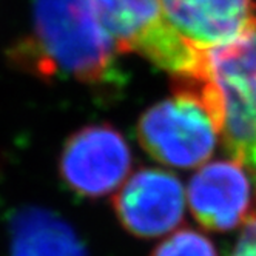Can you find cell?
<instances>
[{
  "label": "cell",
  "instance_id": "cell-1",
  "mask_svg": "<svg viewBox=\"0 0 256 256\" xmlns=\"http://www.w3.org/2000/svg\"><path fill=\"white\" fill-rule=\"evenodd\" d=\"M118 52L91 0H32L31 31L10 58L42 79L106 86L124 80Z\"/></svg>",
  "mask_w": 256,
  "mask_h": 256
},
{
  "label": "cell",
  "instance_id": "cell-2",
  "mask_svg": "<svg viewBox=\"0 0 256 256\" xmlns=\"http://www.w3.org/2000/svg\"><path fill=\"white\" fill-rule=\"evenodd\" d=\"M173 80V94L140 116L139 144L164 166H204L221 133V98L210 76Z\"/></svg>",
  "mask_w": 256,
  "mask_h": 256
},
{
  "label": "cell",
  "instance_id": "cell-3",
  "mask_svg": "<svg viewBox=\"0 0 256 256\" xmlns=\"http://www.w3.org/2000/svg\"><path fill=\"white\" fill-rule=\"evenodd\" d=\"M119 52H134L173 79L208 76L207 52L170 25L160 0H91Z\"/></svg>",
  "mask_w": 256,
  "mask_h": 256
},
{
  "label": "cell",
  "instance_id": "cell-4",
  "mask_svg": "<svg viewBox=\"0 0 256 256\" xmlns=\"http://www.w3.org/2000/svg\"><path fill=\"white\" fill-rule=\"evenodd\" d=\"M221 98V136L230 158L256 174V19L228 44L207 51Z\"/></svg>",
  "mask_w": 256,
  "mask_h": 256
},
{
  "label": "cell",
  "instance_id": "cell-5",
  "mask_svg": "<svg viewBox=\"0 0 256 256\" xmlns=\"http://www.w3.org/2000/svg\"><path fill=\"white\" fill-rule=\"evenodd\" d=\"M132 153L122 134L108 125H90L72 134L59 170L70 190L86 198L113 193L126 180Z\"/></svg>",
  "mask_w": 256,
  "mask_h": 256
},
{
  "label": "cell",
  "instance_id": "cell-6",
  "mask_svg": "<svg viewBox=\"0 0 256 256\" xmlns=\"http://www.w3.org/2000/svg\"><path fill=\"white\" fill-rule=\"evenodd\" d=\"M186 199V190L174 174L142 168L119 187L113 207L125 230L150 240L176 230L184 218Z\"/></svg>",
  "mask_w": 256,
  "mask_h": 256
},
{
  "label": "cell",
  "instance_id": "cell-7",
  "mask_svg": "<svg viewBox=\"0 0 256 256\" xmlns=\"http://www.w3.org/2000/svg\"><path fill=\"white\" fill-rule=\"evenodd\" d=\"M248 170L233 159L204 164L187 188L188 207L196 221L212 232L241 226L252 208Z\"/></svg>",
  "mask_w": 256,
  "mask_h": 256
},
{
  "label": "cell",
  "instance_id": "cell-8",
  "mask_svg": "<svg viewBox=\"0 0 256 256\" xmlns=\"http://www.w3.org/2000/svg\"><path fill=\"white\" fill-rule=\"evenodd\" d=\"M170 25L199 51L241 36L256 19V0H160Z\"/></svg>",
  "mask_w": 256,
  "mask_h": 256
},
{
  "label": "cell",
  "instance_id": "cell-9",
  "mask_svg": "<svg viewBox=\"0 0 256 256\" xmlns=\"http://www.w3.org/2000/svg\"><path fill=\"white\" fill-rule=\"evenodd\" d=\"M11 256H86L72 227L59 214L28 207L14 216Z\"/></svg>",
  "mask_w": 256,
  "mask_h": 256
},
{
  "label": "cell",
  "instance_id": "cell-10",
  "mask_svg": "<svg viewBox=\"0 0 256 256\" xmlns=\"http://www.w3.org/2000/svg\"><path fill=\"white\" fill-rule=\"evenodd\" d=\"M152 256H218V252L206 234L193 228H180L158 244Z\"/></svg>",
  "mask_w": 256,
  "mask_h": 256
},
{
  "label": "cell",
  "instance_id": "cell-11",
  "mask_svg": "<svg viewBox=\"0 0 256 256\" xmlns=\"http://www.w3.org/2000/svg\"><path fill=\"white\" fill-rule=\"evenodd\" d=\"M230 256H256V199L242 222V230Z\"/></svg>",
  "mask_w": 256,
  "mask_h": 256
}]
</instances>
